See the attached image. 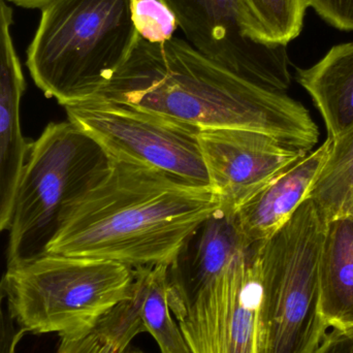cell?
<instances>
[{
    "mask_svg": "<svg viewBox=\"0 0 353 353\" xmlns=\"http://www.w3.org/2000/svg\"><path fill=\"white\" fill-rule=\"evenodd\" d=\"M307 4L332 26L353 31V0H307Z\"/></svg>",
    "mask_w": 353,
    "mask_h": 353,
    "instance_id": "obj_21",
    "label": "cell"
},
{
    "mask_svg": "<svg viewBox=\"0 0 353 353\" xmlns=\"http://www.w3.org/2000/svg\"><path fill=\"white\" fill-rule=\"evenodd\" d=\"M218 209L210 186L110 159L103 175L70 210L48 254L105 259L132 268L170 265L192 232Z\"/></svg>",
    "mask_w": 353,
    "mask_h": 353,
    "instance_id": "obj_2",
    "label": "cell"
},
{
    "mask_svg": "<svg viewBox=\"0 0 353 353\" xmlns=\"http://www.w3.org/2000/svg\"><path fill=\"white\" fill-rule=\"evenodd\" d=\"M197 140L218 210L230 216L308 154L269 134L242 128L201 130Z\"/></svg>",
    "mask_w": 353,
    "mask_h": 353,
    "instance_id": "obj_10",
    "label": "cell"
},
{
    "mask_svg": "<svg viewBox=\"0 0 353 353\" xmlns=\"http://www.w3.org/2000/svg\"><path fill=\"white\" fill-rule=\"evenodd\" d=\"M259 43L288 46L303 28L307 0H242Z\"/></svg>",
    "mask_w": 353,
    "mask_h": 353,
    "instance_id": "obj_18",
    "label": "cell"
},
{
    "mask_svg": "<svg viewBox=\"0 0 353 353\" xmlns=\"http://www.w3.org/2000/svg\"><path fill=\"white\" fill-rule=\"evenodd\" d=\"M313 353H353V327H334Z\"/></svg>",
    "mask_w": 353,
    "mask_h": 353,
    "instance_id": "obj_23",
    "label": "cell"
},
{
    "mask_svg": "<svg viewBox=\"0 0 353 353\" xmlns=\"http://www.w3.org/2000/svg\"><path fill=\"white\" fill-rule=\"evenodd\" d=\"M8 2L16 4L23 8H30V10H41L49 4L52 0H8Z\"/></svg>",
    "mask_w": 353,
    "mask_h": 353,
    "instance_id": "obj_24",
    "label": "cell"
},
{
    "mask_svg": "<svg viewBox=\"0 0 353 353\" xmlns=\"http://www.w3.org/2000/svg\"><path fill=\"white\" fill-rule=\"evenodd\" d=\"M197 51L249 82L286 93V46L259 43L242 0H161Z\"/></svg>",
    "mask_w": 353,
    "mask_h": 353,
    "instance_id": "obj_8",
    "label": "cell"
},
{
    "mask_svg": "<svg viewBox=\"0 0 353 353\" xmlns=\"http://www.w3.org/2000/svg\"><path fill=\"white\" fill-rule=\"evenodd\" d=\"M56 353H144L138 348L130 346L125 352L118 350L97 327L78 337L60 338L59 346Z\"/></svg>",
    "mask_w": 353,
    "mask_h": 353,
    "instance_id": "obj_20",
    "label": "cell"
},
{
    "mask_svg": "<svg viewBox=\"0 0 353 353\" xmlns=\"http://www.w3.org/2000/svg\"><path fill=\"white\" fill-rule=\"evenodd\" d=\"M109 163L101 147L70 120L45 128L31 143L17 185L8 268L49 253L70 210Z\"/></svg>",
    "mask_w": 353,
    "mask_h": 353,
    "instance_id": "obj_4",
    "label": "cell"
},
{
    "mask_svg": "<svg viewBox=\"0 0 353 353\" xmlns=\"http://www.w3.org/2000/svg\"><path fill=\"white\" fill-rule=\"evenodd\" d=\"M319 308L329 327H353V218L330 220L319 261Z\"/></svg>",
    "mask_w": 353,
    "mask_h": 353,
    "instance_id": "obj_14",
    "label": "cell"
},
{
    "mask_svg": "<svg viewBox=\"0 0 353 353\" xmlns=\"http://www.w3.org/2000/svg\"><path fill=\"white\" fill-rule=\"evenodd\" d=\"M132 296L147 333L161 353H192L168 300V265L134 268Z\"/></svg>",
    "mask_w": 353,
    "mask_h": 353,
    "instance_id": "obj_16",
    "label": "cell"
},
{
    "mask_svg": "<svg viewBox=\"0 0 353 353\" xmlns=\"http://www.w3.org/2000/svg\"><path fill=\"white\" fill-rule=\"evenodd\" d=\"M132 19L141 39L163 43L173 39L176 20L161 0H134Z\"/></svg>",
    "mask_w": 353,
    "mask_h": 353,
    "instance_id": "obj_19",
    "label": "cell"
},
{
    "mask_svg": "<svg viewBox=\"0 0 353 353\" xmlns=\"http://www.w3.org/2000/svg\"><path fill=\"white\" fill-rule=\"evenodd\" d=\"M308 199L327 222L353 218V126L341 138L332 141L329 159Z\"/></svg>",
    "mask_w": 353,
    "mask_h": 353,
    "instance_id": "obj_17",
    "label": "cell"
},
{
    "mask_svg": "<svg viewBox=\"0 0 353 353\" xmlns=\"http://www.w3.org/2000/svg\"><path fill=\"white\" fill-rule=\"evenodd\" d=\"M251 248L236 215H226L218 210L201 223L175 261L168 265V300L176 321L205 286L236 256Z\"/></svg>",
    "mask_w": 353,
    "mask_h": 353,
    "instance_id": "obj_11",
    "label": "cell"
},
{
    "mask_svg": "<svg viewBox=\"0 0 353 353\" xmlns=\"http://www.w3.org/2000/svg\"><path fill=\"white\" fill-rule=\"evenodd\" d=\"M331 148L332 141L327 139L241 208L236 217L249 246L263 244L274 236L308 199Z\"/></svg>",
    "mask_w": 353,
    "mask_h": 353,
    "instance_id": "obj_13",
    "label": "cell"
},
{
    "mask_svg": "<svg viewBox=\"0 0 353 353\" xmlns=\"http://www.w3.org/2000/svg\"><path fill=\"white\" fill-rule=\"evenodd\" d=\"M132 6L134 0H52L41 8L26 61L37 87L63 107L94 97L140 41Z\"/></svg>",
    "mask_w": 353,
    "mask_h": 353,
    "instance_id": "obj_3",
    "label": "cell"
},
{
    "mask_svg": "<svg viewBox=\"0 0 353 353\" xmlns=\"http://www.w3.org/2000/svg\"><path fill=\"white\" fill-rule=\"evenodd\" d=\"M134 268L90 257L47 254L8 268L1 282L17 325L31 334L78 337L132 296Z\"/></svg>",
    "mask_w": 353,
    "mask_h": 353,
    "instance_id": "obj_5",
    "label": "cell"
},
{
    "mask_svg": "<svg viewBox=\"0 0 353 353\" xmlns=\"http://www.w3.org/2000/svg\"><path fill=\"white\" fill-rule=\"evenodd\" d=\"M327 223L308 199L259 245V353H313L329 332L319 308V288Z\"/></svg>",
    "mask_w": 353,
    "mask_h": 353,
    "instance_id": "obj_6",
    "label": "cell"
},
{
    "mask_svg": "<svg viewBox=\"0 0 353 353\" xmlns=\"http://www.w3.org/2000/svg\"><path fill=\"white\" fill-rule=\"evenodd\" d=\"M259 246L236 256L178 319L192 353H259Z\"/></svg>",
    "mask_w": 353,
    "mask_h": 353,
    "instance_id": "obj_9",
    "label": "cell"
},
{
    "mask_svg": "<svg viewBox=\"0 0 353 353\" xmlns=\"http://www.w3.org/2000/svg\"><path fill=\"white\" fill-rule=\"evenodd\" d=\"M25 334L10 314L0 282V353H16L17 346Z\"/></svg>",
    "mask_w": 353,
    "mask_h": 353,
    "instance_id": "obj_22",
    "label": "cell"
},
{
    "mask_svg": "<svg viewBox=\"0 0 353 353\" xmlns=\"http://www.w3.org/2000/svg\"><path fill=\"white\" fill-rule=\"evenodd\" d=\"M64 109L68 120L92 138L110 159L209 186L197 140L199 130L101 99H87Z\"/></svg>",
    "mask_w": 353,
    "mask_h": 353,
    "instance_id": "obj_7",
    "label": "cell"
},
{
    "mask_svg": "<svg viewBox=\"0 0 353 353\" xmlns=\"http://www.w3.org/2000/svg\"><path fill=\"white\" fill-rule=\"evenodd\" d=\"M92 99L136 108L194 130L242 128L269 134L304 152L319 141L308 110L249 82L187 41L141 39L126 63Z\"/></svg>",
    "mask_w": 353,
    "mask_h": 353,
    "instance_id": "obj_1",
    "label": "cell"
},
{
    "mask_svg": "<svg viewBox=\"0 0 353 353\" xmlns=\"http://www.w3.org/2000/svg\"><path fill=\"white\" fill-rule=\"evenodd\" d=\"M12 8L0 0V234L8 230L14 193L30 144L21 128L24 74L12 41Z\"/></svg>",
    "mask_w": 353,
    "mask_h": 353,
    "instance_id": "obj_12",
    "label": "cell"
},
{
    "mask_svg": "<svg viewBox=\"0 0 353 353\" xmlns=\"http://www.w3.org/2000/svg\"><path fill=\"white\" fill-rule=\"evenodd\" d=\"M296 80L325 122L327 139L341 138L353 126V43L335 46L312 68H299Z\"/></svg>",
    "mask_w": 353,
    "mask_h": 353,
    "instance_id": "obj_15",
    "label": "cell"
}]
</instances>
